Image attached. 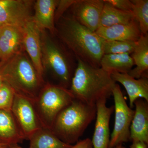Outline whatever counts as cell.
Returning <instances> with one entry per match:
<instances>
[{
	"label": "cell",
	"instance_id": "obj_4",
	"mask_svg": "<svg viewBox=\"0 0 148 148\" xmlns=\"http://www.w3.org/2000/svg\"><path fill=\"white\" fill-rule=\"evenodd\" d=\"M96 115V106L74 98L58 114L50 130L62 142L73 145L78 142Z\"/></svg>",
	"mask_w": 148,
	"mask_h": 148
},
{
	"label": "cell",
	"instance_id": "obj_13",
	"mask_svg": "<svg viewBox=\"0 0 148 148\" xmlns=\"http://www.w3.org/2000/svg\"><path fill=\"white\" fill-rule=\"evenodd\" d=\"M22 28L12 26L1 27L0 32V63L7 61L24 50Z\"/></svg>",
	"mask_w": 148,
	"mask_h": 148
},
{
	"label": "cell",
	"instance_id": "obj_6",
	"mask_svg": "<svg viewBox=\"0 0 148 148\" xmlns=\"http://www.w3.org/2000/svg\"><path fill=\"white\" fill-rule=\"evenodd\" d=\"M74 99L69 89L57 84L44 85L34 103L43 127L51 130L59 113Z\"/></svg>",
	"mask_w": 148,
	"mask_h": 148
},
{
	"label": "cell",
	"instance_id": "obj_29",
	"mask_svg": "<svg viewBox=\"0 0 148 148\" xmlns=\"http://www.w3.org/2000/svg\"><path fill=\"white\" fill-rule=\"evenodd\" d=\"M147 145L145 143L141 142H133L132 145L130 146V148H147ZM122 148H126L125 147H122Z\"/></svg>",
	"mask_w": 148,
	"mask_h": 148
},
{
	"label": "cell",
	"instance_id": "obj_19",
	"mask_svg": "<svg viewBox=\"0 0 148 148\" xmlns=\"http://www.w3.org/2000/svg\"><path fill=\"white\" fill-rule=\"evenodd\" d=\"M131 56L134 65L128 74L134 78L138 79L147 75L148 69V34L141 35L137 41V44Z\"/></svg>",
	"mask_w": 148,
	"mask_h": 148
},
{
	"label": "cell",
	"instance_id": "obj_7",
	"mask_svg": "<svg viewBox=\"0 0 148 148\" xmlns=\"http://www.w3.org/2000/svg\"><path fill=\"white\" fill-rule=\"evenodd\" d=\"M115 111L113 130L110 138L109 148L127 143L130 139V127L135 110L127 105L119 85L116 83L112 90Z\"/></svg>",
	"mask_w": 148,
	"mask_h": 148
},
{
	"label": "cell",
	"instance_id": "obj_9",
	"mask_svg": "<svg viewBox=\"0 0 148 148\" xmlns=\"http://www.w3.org/2000/svg\"><path fill=\"white\" fill-rule=\"evenodd\" d=\"M35 1L0 0V27L5 26L24 28L33 19Z\"/></svg>",
	"mask_w": 148,
	"mask_h": 148
},
{
	"label": "cell",
	"instance_id": "obj_2",
	"mask_svg": "<svg viewBox=\"0 0 148 148\" xmlns=\"http://www.w3.org/2000/svg\"><path fill=\"white\" fill-rule=\"evenodd\" d=\"M76 59V68L69 89L74 98L90 106L107 101L112 95L116 84L111 74L101 67H93Z\"/></svg>",
	"mask_w": 148,
	"mask_h": 148
},
{
	"label": "cell",
	"instance_id": "obj_8",
	"mask_svg": "<svg viewBox=\"0 0 148 148\" xmlns=\"http://www.w3.org/2000/svg\"><path fill=\"white\" fill-rule=\"evenodd\" d=\"M11 112L25 140L43 127L34 103L29 98L15 93Z\"/></svg>",
	"mask_w": 148,
	"mask_h": 148
},
{
	"label": "cell",
	"instance_id": "obj_23",
	"mask_svg": "<svg viewBox=\"0 0 148 148\" xmlns=\"http://www.w3.org/2000/svg\"><path fill=\"white\" fill-rule=\"evenodd\" d=\"M133 7L132 12L138 22L142 34H148V1L131 0Z\"/></svg>",
	"mask_w": 148,
	"mask_h": 148
},
{
	"label": "cell",
	"instance_id": "obj_31",
	"mask_svg": "<svg viewBox=\"0 0 148 148\" xmlns=\"http://www.w3.org/2000/svg\"><path fill=\"white\" fill-rule=\"evenodd\" d=\"M8 145L6 143L0 142V148H7Z\"/></svg>",
	"mask_w": 148,
	"mask_h": 148
},
{
	"label": "cell",
	"instance_id": "obj_11",
	"mask_svg": "<svg viewBox=\"0 0 148 148\" xmlns=\"http://www.w3.org/2000/svg\"><path fill=\"white\" fill-rule=\"evenodd\" d=\"M23 30L24 50L27 51L40 78L44 80L45 70L42 61L40 31L33 19L25 25Z\"/></svg>",
	"mask_w": 148,
	"mask_h": 148
},
{
	"label": "cell",
	"instance_id": "obj_5",
	"mask_svg": "<svg viewBox=\"0 0 148 148\" xmlns=\"http://www.w3.org/2000/svg\"><path fill=\"white\" fill-rule=\"evenodd\" d=\"M40 31L42 61L44 69L49 70L58 80V85L69 89L75 70L65 51L47 34Z\"/></svg>",
	"mask_w": 148,
	"mask_h": 148
},
{
	"label": "cell",
	"instance_id": "obj_33",
	"mask_svg": "<svg viewBox=\"0 0 148 148\" xmlns=\"http://www.w3.org/2000/svg\"><path fill=\"white\" fill-rule=\"evenodd\" d=\"M122 145H119L116 146V147L115 148H122Z\"/></svg>",
	"mask_w": 148,
	"mask_h": 148
},
{
	"label": "cell",
	"instance_id": "obj_34",
	"mask_svg": "<svg viewBox=\"0 0 148 148\" xmlns=\"http://www.w3.org/2000/svg\"><path fill=\"white\" fill-rule=\"evenodd\" d=\"M1 27H0V32H1Z\"/></svg>",
	"mask_w": 148,
	"mask_h": 148
},
{
	"label": "cell",
	"instance_id": "obj_22",
	"mask_svg": "<svg viewBox=\"0 0 148 148\" xmlns=\"http://www.w3.org/2000/svg\"><path fill=\"white\" fill-rule=\"evenodd\" d=\"M135 20L134 14L131 12L119 10L105 3L100 18L99 27L128 24Z\"/></svg>",
	"mask_w": 148,
	"mask_h": 148
},
{
	"label": "cell",
	"instance_id": "obj_35",
	"mask_svg": "<svg viewBox=\"0 0 148 148\" xmlns=\"http://www.w3.org/2000/svg\"></svg>",
	"mask_w": 148,
	"mask_h": 148
},
{
	"label": "cell",
	"instance_id": "obj_25",
	"mask_svg": "<svg viewBox=\"0 0 148 148\" xmlns=\"http://www.w3.org/2000/svg\"><path fill=\"white\" fill-rule=\"evenodd\" d=\"M15 92L6 83L0 89V110H11Z\"/></svg>",
	"mask_w": 148,
	"mask_h": 148
},
{
	"label": "cell",
	"instance_id": "obj_28",
	"mask_svg": "<svg viewBox=\"0 0 148 148\" xmlns=\"http://www.w3.org/2000/svg\"><path fill=\"white\" fill-rule=\"evenodd\" d=\"M70 148H93L91 140L89 138H86L79 141Z\"/></svg>",
	"mask_w": 148,
	"mask_h": 148
},
{
	"label": "cell",
	"instance_id": "obj_12",
	"mask_svg": "<svg viewBox=\"0 0 148 148\" xmlns=\"http://www.w3.org/2000/svg\"><path fill=\"white\" fill-rule=\"evenodd\" d=\"M107 101H99L96 104V122L92 142L93 148H109L110 122L114 106H106Z\"/></svg>",
	"mask_w": 148,
	"mask_h": 148
},
{
	"label": "cell",
	"instance_id": "obj_16",
	"mask_svg": "<svg viewBox=\"0 0 148 148\" xmlns=\"http://www.w3.org/2000/svg\"><path fill=\"white\" fill-rule=\"evenodd\" d=\"M135 114L130 127V139L133 142L148 144V102L139 98L134 102Z\"/></svg>",
	"mask_w": 148,
	"mask_h": 148
},
{
	"label": "cell",
	"instance_id": "obj_14",
	"mask_svg": "<svg viewBox=\"0 0 148 148\" xmlns=\"http://www.w3.org/2000/svg\"><path fill=\"white\" fill-rule=\"evenodd\" d=\"M115 82L121 84L127 91L129 97L130 108L134 107V102L139 98L148 102V79L147 76L136 79L128 73H114L111 74Z\"/></svg>",
	"mask_w": 148,
	"mask_h": 148
},
{
	"label": "cell",
	"instance_id": "obj_30",
	"mask_svg": "<svg viewBox=\"0 0 148 148\" xmlns=\"http://www.w3.org/2000/svg\"><path fill=\"white\" fill-rule=\"evenodd\" d=\"M7 148H23L19 146L18 144H11L8 145Z\"/></svg>",
	"mask_w": 148,
	"mask_h": 148
},
{
	"label": "cell",
	"instance_id": "obj_18",
	"mask_svg": "<svg viewBox=\"0 0 148 148\" xmlns=\"http://www.w3.org/2000/svg\"><path fill=\"white\" fill-rule=\"evenodd\" d=\"M24 140L11 111L0 110V142L9 145Z\"/></svg>",
	"mask_w": 148,
	"mask_h": 148
},
{
	"label": "cell",
	"instance_id": "obj_17",
	"mask_svg": "<svg viewBox=\"0 0 148 148\" xmlns=\"http://www.w3.org/2000/svg\"><path fill=\"white\" fill-rule=\"evenodd\" d=\"M95 33L101 38L106 40L137 42L142 35L139 25L135 20L128 24L100 27Z\"/></svg>",
	"mask_w": 148,
	"mask_h": 148
},
{
	"label": "cell",
	"instance_id": "obj_20",
	"mask_svg": "<svg viewBox=\"0 0 148 148\" xmlns=\"http://www.w3.org/2000/svg\"><path fill=\"white\" fill-rule=\"evenodd\" d=\"M100 66L111 75L114 73H128L132 69L134 63L128 53L106 54L101 58Z\"/></svg>",
	"mask_w": 148,
	"mask_h": 148
},
{
	"label": "cell",
	"instance_id": "obj_27",
	"mask_svg": "<svg viewBox=\"0 0 148 148\" xmlns=\"http://www.w3.org/2000/svg\"><path fill=\"white\" fill-rule=\"evenodd\" d=\"M75 0L70 1H59V3L56 10L55 14V21L57 22L61 16H63V14L65 11L69 8L71 7L72 5L75 3Z\"/></svg>",
	"mask_w": 148,
	"mask_h": 148
},
{
	"label": "cell",
	"instance_id": "obj_26",
	"mask_svg": "<svg viewBox=\"0 0 148 148\" xmlns=\"http://www.w3.org/2000/svg\"><path fill=\"white\" fill-rule=\"evenodd\" d=\"M105 3L114 8L125 12H131L133 9V4L130 0H103Z\"/></svg>",
	"mask_w": 148,
	"mask_h": 148
},
{
	"label": "cell",
	"instance_id": "obj_15",
	"mask_svg": "<svg viewBox=\"0 0 148 148\" xmlns=\"http://www.w3.org/2000/svg\"><path fill=\"white\" fill-rule=\"evenodd\" d=\"M59 3L57 0H37L34 2L33 20L40 31L48 30L56 34L55 14Z\"/></svg>",
	"mask_w": 148,
	"mask_h": 148
},
{
	"label": "cell",
	"instance_id": "obj_1",
	"mask_svg": "<svg viewBox=\"0 0 148 148\" xmlns=\"http://www.w3.org/2000/svg\"><path fill=\"white\" fill-rule=\"evenodd\" d=\"M57 22L56 34L76 59L93 67H101L100 62L104 55L103 39L79 23L72 15H63Z\"/></svg>",
	"mask_w": 148,
	"mask_h": 148
},
{
	"label": "cell",
	"instance_id": "obj_21",
	"mask_svg": "<svg viewBox=\"0 0 148 148\" xmlns=\"http://www.w3.org/2000/svg\"><path fill=\"white\" fill-rule=\"evenodd\" d=\"M29 140V148H70L73 145L62 142L51 130L45 127L38 130Z\"/></svg>",
	"mask_w": 148,
	"mask_h": 148
},
{
	"label": "cell",
	"instance_id": "obj_10",
	"mask_svg": "<svg viewBox=\"0 0 148 148\" xmlns=\"http://www.w3.org/2000/svg\"><path fill=\"white\" fill-rule=\"evenodd\" d=\"M105 5L103 0H76L71 8L72 15L83 26L95 32Z\"/></svg>",
	"mask_w": 148,
	"mask_h": 148
},
{
	"label": "cell",
	"instance_id": "obj_24",
	"mask_svg": "<svg viewBox=\"0 0 148 148\" xmlns=\"http://www.w3.org/2000/svg\"><path fill=\"white\" fill-rule=\"evenodd\" d=\"M137 42L106 40L103 39V53L104 54H131L135 49Z\"/></svg>",
	"mask_w": 148,
	"mask_h": 148
},
{
	"label": "cell",
	"instance_id": "obj_32",
	"mask_svg": "<svg viewBox=\"0 0 148 148\" xmlns=\"http://www.w3.org/2000/svg\"><path fill=\"white\" fill-rule=\"evenodd\" d=\"M4 83V82L3 80L2 77L0 75V89L1 88Z\"/></svg>",
	"mask_w": 148,
	"mask_h": 148
},
{
	"label": "cell",
	"instance_id": "obj_3",
	"mask_svg": "<svg viewBox=\"0 0 148 148\" xmlns=\"http://www.w3.org/2000/svg\"><path fill=\"white\" fill-rule=\"evenodd\" d=\"M0 75L15 93L34 103L44 84L24 50L0 65Z\"/></svg>",
	"mask_w": 148,
	"mask_h": 148
}]
</instances>
